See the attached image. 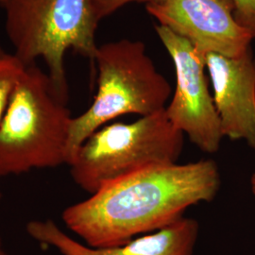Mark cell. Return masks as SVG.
Segmentation results:
<instances>
[{
	"mask_svg": "<svg viewBox=\"0 0 255 255\" xmlns=\"http://www.w3.org/2000/svg\"><path fill=\"white\" fill-rule=\"evenodd\" d=\"M237 23L255 38V0H232Z\"/></svg>",
	"mask_w": 255,
	"mask_h": 255,
	"instance_id": "11",
	"label": "cell"
},
{
	"mask_svg": "<svg viewBox=\"0 0 255 255\" xmlns=\"http://www.w3.org/2000/svg\"><path fill=\"white\" fill-rule=\"evenodd\" d=\"M28 236L62 255H193L200 225L194 219L182 218L172 225L109 249H95L65 234L52 220H32L27 224Z\"/></svg>",
	"mask_w": 255,
	"mask_h": 255,
	"instance_id": "9",
	"label": "cell"
},
{
	"mask_svg": "<svg viewBox=\"0 0 255 255\" xmlns=\"http://www.w3.org/2000/svg\"><path fill=\"white\" fill-rule=\"evenodd\" d=\"M7 54V52L3 49V47L2 46H0V59L1 58H3L5 55Z\"/></svg>",
	"mask_w": 255,
	"mask_h": 255,
	"instance_id": "14",
	"label": "cell"
},
{
	"mask_svg": "<svg viewBox=\"0 0 255 255\" xmlns=\"http://www.w3.org/2000/svg\"><path fill=\"white\" fill-rule=\"evenodd\" d=\"M48 74L27 65L0 123V177L67 162L71 113Z\"/></svg>",
	"mask_w": 255,
	"mask_h": 255,
	"instance_id": "2",
	"label": "cell"
},
{
	"mask_svg": "<svg viewBox=\"0 0 255 255\" xmlns=\"http://www.w3.org/2000/svg\"><path fill=\"white\" fill-rule=\"evenodd\" d=\"M146 9L204 56L239 57L252 49L254 38L237 23L232 0H159Z\"/></svg>",
	"mask_w": 255,
	"mask_h": 255,
	"instance_id": "7",
	"label": "cell"
},
{
	"mask_svg": "<svg viewBox=\"0 0 255 255\" xmlns=\"http://www.w3.org/2000/svg\"><path fill=\"white\" fill-rule=\"evenodd\" d=\"M25 68L26 65L13 54L7 53L0 59V123Z\"/></svg>",
	"mask_w": 255,
	"mask_h": 255,
	"instance_id": "10",
	"label": "cell"
},
{
	"mask_svg": "<svg viewBox=\"0 0 255 255\" xmlns=\"http://www.w3.org/2000/svg\"><path fill=\"white\" fill-rule=\"evenodd\" d=\"M251 189L255 196V173L253 174L251 177Z\"/></svg>",
	"mask_w": 255,
	"mask_h": 255,
	"instance_id": "13",
	"label": "cell"
},
{
	"mask_svg": "<svg viewBox=\"0 0 255 255\" xmlns=\"http://www.w3.org/2000/svg\"><path fill=\"white\" fill-rule=\"evenodd\" d=\"M1 3H2V0H0V5H1Z\"/></svg>",
	"mask_w": 255,
	"mask_h": 255,
	"instance_id": "17",
	"label": "cell"
},
{
	"mask_svg": "<svg viewBox=\"0 0 255 255\" xmlns=\"http://www.w3.org/2000/svg\"><path fill=\"white\" fill-rule=\"evenodd\" d=\"M159 0H91L94 14L99 23L102 19L106 18L127 4L132 2H140L149 4Z\"/></svg>",
	"mask_w": 255,
	"mask_h": 255,
	"instance_id": "12",
	"label": "cell"
},
{
	"mask_svg": "<svg viewBox=\"0 0 255 255\" xmlns=\"http://www.w3.org/2000/svg\"><path fill=\"white\" fill-rule=\"evenodd\" d=\"M184 134L165 109L131 123L100 128L78 148L68 164L74 182L93 194L109 182L146 168L176 164Z\"/></svg>",
	"mask_w": 255,
	"mask_h": 255,
	"instance_id": "5",
	"label": "cell"
},
{
	"mask_svg": "<svg viewBox=\"0 0 255 255\" xmlns=\"http://www.w3.org/2000/svg\"><path fill=\"white\" fill-rule=\"evenodd\" d=\"M206 69L223 136L244 140L255 151V63L252 49L239 57L207 54Z\"/></svg>",
	"mask_w": 255,
	"mask_h": 255,
	"instance_id": "8",
	"label": "cell"
},
{
	"mask_svg": "<svg viewBox=\"0 0 255 255\" xmlns=\"http://www.w3.org/2000/svg\"><path fill=\"white\" fill-rule=\"evenodd\" d=\"M94 61L99 71L98 91L90 107L72 119L66 164L97 129L122 116L146 117L164 110L172 93L141 41L103 44L98 46Z\"/></svg>",
	"mask_w": 255,
	"mask_h": 255,
	"instance_id": "3",
	"label": "cell"
},
{
	"mask_svg": "<svg viewBox=\"0 0 255 255\" xmlns=\"http://www.w3.org/2000/svg\"><path fill=\"white\" fill-rule=\"evenodd\" d=\"M0 248H1V238H0Z\"/></svg>",
	"mask_w": 255,
	"mask_h": 255,
	"instance_id": "16",
	"label": "cell"
},
{
	"mask_svg": "<svg viewBox=\"0 0 255 255\" xmlns=\"http://www.w3.org/2000/svg\"></svg>",
	"mask_w": 255,
	"mask_h": 255,
	"instance_id": "19",
	"label": "cell"
},
{
	"mask_svg": "<svg viewBox=\"0 0 255 255\" xmlns=\"http://www.w3.org/2000/svg\"><path fill=\"white\" fill-rule=\"evenodd\" d=\"M1 197H2V196H1V194H0V200H1Z\"/></svg>",
	"mask_w": 255,
	"mask_h": 255,
	"instance_id": "18",
	"label": "cell"
},
{
	"mask_svg": "<svg viewBox=\"0 0 255 255\" xmlns=\"http://www.w3.org/2000/svg\"><path fill=\"white\" fill-rule=\"evenodd\" d=\"M173 62L176 88L165 114L175 127L205 153L218 152L224 138L205 74L206 56L169 28L155 26Z\"/></svg>",
	"mask_w": 255,
	"mask_h": 255,
	"instance_id": "6",
	"label": "cell"
},
{
	"mask_svg": "<svg viewBox=\"0 0 255 255\" xmlns=\"http://www.w3.org/2000/svg\"><path fill=\"white\" fill-rule=\"evenodd\" d=\"M5 30L13 55L26 66L42 59L61 97L68 101L67 50L94 61L99 21L91 0H2Z\"/></svg>",
	"mask_w": 255,
	"mask_h": 255,
	"instance_id": "4",
	"label": "cell"
},
{
	"mask_svg": "<svg viewBox=\"0 0 255 255\" xmlns=\"http://www.w3.org/2000/svg\"><path fill=\"white\" fill-rule=\"evenodd\" d=\"M220 184L213 160L156 165L105 184L68 206L62 219L87 246H122L172 225L189 207L213 201Z\"/></svg>",
	"mask_w": 255,
	"mask_h": 255,
	"instance_id": "1",
	"label": "cell"
},
{
	"mask_svg": "<svg viewBox=\"0 0 255 255\" xmlns=\"http://www.w3.org/2000/svg\"><path fill=\"white\" fill-rule=\"evenodd\" d=\"M0 255H8L5 252H3L2 250H1V248H0Z\"/></svg>",
	"mask_w": 255,
	"mask_h": 255,
	"instance_id": "15",
	"label": "cell"
}]
</instances>
